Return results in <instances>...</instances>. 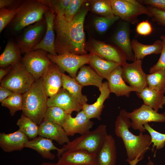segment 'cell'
<instances>
[{"instance_id":"1","label":"cell","mask_w":165,"mask_h":165,"mask_svg":"<svg viewBox=\"0 0 165 165\" xmlns=\"http://www.w3.org/2000/svg\"><path fill=\"white\" fill-rule=\"evenodd\" d=\"M86 2L70 22L66 20L64 16L61 18L56 16L54 23L56 34L55 47L57 55L66 53L80 55L87 54L85 49L83 28L85 18L89 10Z\"/></svg>"},{"instance_id":"2","label":"cell","mask_w":165,"mask_h":165,"mask_svg":"<svg viewBox=\"0 0 165 165\" xmlns=\"http://www.w3.org/2000/svg\"><path fill=\"white\" fill-rule=\"evenodd\" d=\"M130 119L119 113L115 123V133L123 140L126 151L127 162L130 165H137L150 149L152 144L151 138L149 134L141 132L138 135H134L130 130Z\"/></svg>"},{"instance_id":"3","label":"cell","mask_w":165,"mask_h":165,"mask_svg":"<svg viewBox=\"0 0 165 165\" xmlns=\"http://www.w3.org/2000/svg\"><path fill=\"white\" fill-rule=\"evenodd\" d=\"M22 97V114L39 126L48 108V98L41 79L36 80Z\"/></svg>"},{"instance_id":"4","label":"cell","mask_w":165,"mask_h":165,"mask_svg":"<svg viewBox=\"0 0 165 165\" xmlns=\"http://www.w3.org/2000/svg\"><path fill=\"white\" fill-rule=\"evenodd\" d=\"M49 8L38 0H23L17 13L9 24L11 28L18 32L39 21Z\"/></svg>"},{"instance_id":"5","label":"cell","mask_w":165,"mask_h":165,"mask_svg":"<svg viewBox=\"0 0 165 165\" xmlns=\"http://www.w3.org/2000/svg\"><path fill=\"white\" fill-rule=\"evenodd\" d=\"M108 135L106 125L101 124L95 129L81 135L64 145L61 148L60 157L66 151L83 150L97 154Z\"/></svg>"},{"instance_id":"6","label":"cell","mask_w":165,"mask_h":165,"mask_svg":"<svg viewBox=\"0 0 165 165\" xmlns=\"http://www.w3.org/2000/svg\"><path fill=\"white\" fill-rule=\"evenodd\" d=\"M35 80L21 61L12 67L9 73L0 82V85L14 93L23 94Z\"/></svg>"},{"instance_id":"7","label":"cell","mask_w":165,"mask_h":165,"mask_svg":"<svg viewBox=\"0 0 165 165\" xmlns=\"http://www.w3.org/2000/svg\"><path fill=\"white\" fill-rule=\"evenodd\" d=\"M119 113L130 119L131 127L134 130H139L140 132L146 131L144 125L146 123L151 122L165 123V112L159 113L152 108L143 104L131 112L123 109Z\"/></svg>"},{"instance_id":"8","label":"cell","mask_w":165,"mask_h":165,"mask_svg":"<svg viewBox=\"0 0 165 165\" xmlns=\"http://www.w3.org/2000/svg\"><path fill=\"white\" fill-rule=\"evenodd\" d=\"M46 29V23L43 17L39 21L24 28L23 33L17 38L16 43L21 54L33 49L43 39Z\"/></svg>"},{"instance_id":"9","label":"cell","mask_w":165,"mask_h":165,"mask_svg":"<svg viewBox=\"0 0 165 165\" xmlns=\"http://www.w3.org/2000/svg\"><path fill=\"white\" fill-rule=\"evenodd\" d=\"M48 52L41 49L32 50L25 54L21 61L35 80L39 79L53 63L48 57Z\"/></svg>"},{"instance_id":"10","label":"cell","mask_w":165,"mask_h":165,"mask_svg":"<svg viewBox=\"0 0 165 165\" xmlns=\"http://www.w3.org/2000/svg\"><path fill=\"white\" fill-rule=\"evenodd\" d=\"M115 16L126 21H130L141 15L152 16L149 9L135 0H111Z\"/></svg>"},{"instance_id":"11","label":"cell","mask_w":165,"mask_h":165,"mask_svg":"<svg viewBox=\"0 0 165 165\" xmlns=\"http://www.w3.org/2000/svg\"><path fill=\"white\" fill-rule=\"evenodd\" d=\"M48 57L52 63L56 64L63 72H66L70 76L75 78L78 70L82 66L89 64V56L70 53L53 55L48 53Z\"/></svg>"},{"instance_id":"12","label":"cell","mask_w":165,"mask_h":165,"mask_svg":"<svg viewBox=\"0 0 165 165\" xmlns=\"http://www.w3.org/2000/svg\"><path fill=\"white\" fill-rule=\"evenodd\" d=\"M141 60L136 59L132 63L127 62L122 66V76L125 82L139 93L148 86L147 75L142 68Z\"/></svg>"},{"instance_id":"13","label":"cell","mask_w":165,"mask_h":165,"mask_svg":"<svg viewBox=\"0 0 165 165\" xmlns=\"http://www.w3.org/2000/svg\"><path fill=\"white\" fill-rule=\"evenodd\" d=\"M94 123L82 110L75 117L68 114L62 127L68 136H73L76 134H82L90 131Z\"/></svg>"},{"instance_id":"14","label":"cell","mask_w":165,"mask_h":165,"mask_svg":"<svg viewBox=\"0 0 165 165\" xmlns=\"http://www.w3.org/2000/svg\"><path fill=\"white\" fill-rule=\"evenodd\" d=\"M48 107L57 106L71 114L74 111L78 112L82 109V105L74 96L62 87L55 95L48 98Z\"/></svg>"},{"instance_id":"15","label":"cell","mask_w":165,"mask_h":165,"mask_svg":"<svg viewBox=\"0 0 165 165\" xmlns=\"http://www.w3.org/2000/svg\"><path fill=\"white\" fill-rule=\"evenodd\" d=\"M63 73L56 64L53 63L42 76L41 79L48 97L56 94L62 87Z\"/></svg>"},{"instance_id":"16","label":"cell","mask_w":165,"mask_h":165,"mask_svg":"<svg viewBox=\"0 0 165 165\" xmlns=\"http://www.w3.org/2000/svg\"><path fill=\"white\" fill-rule=\"evenodd\" d=\"M90 52L105 60L114 62L122 66L126 62V57L110 45L97 40L93 41L90 48Z\"/></svg>"},{"instance_id":"17","label":"cell","mask_w":165,"mask_h":165,"mask_svg":"<svg viewBox=\"0 0 165 165\" xmlns=\"http://www.w3.org/2000/svg\"><path fill=\"white\" fill-rule=\"evenodd\" d=\"M56 15L50 10L46 11L44 16L46 23V29L45 35L42 40L32 50L41 49L53 55H57L55 47V30L54 20Z\"/></svg>"},{"instance_id":"18","label":"cell","mask_w":165,"mask_h":165,"mask_svg":"<svg viewBox=\"0 0 165 165\" xmlns=\"http://www.w3.org/2000/svg\"><path fill=\"white\" fill-rule=\"evenodd\" d=\"M96 155L83 150L66 151L58 159L57 163L61 165H95Z\"/></svg>"},{"instance_id":"19","label":"cell","mask_w":165,"mask_h":165,"mask_svg":"<svg viewBox=\"0 0 165 165\" xmlns=\"http://www.w3.org/2000/svg\"><path fill=\"white\" fill-rule=\"evenodd\" d=\"M107 80L110 93H114L117 97H129L131 92H137L136 89L125 83L122 76V67L120 65L112 71Z\"/></svg>"},{"instance_id":"20","label":"cell","mask_w":165,"mask_h":165,"mask_svg":"<svg viewBox=\"0 0 165 165\" xmlns=\"http://www.w3.org/2000/svg\"><path fill=\"white\" fill-rule=\"evenodd\" d=\"M39 126L38 136L54 140L60 145L70 141L62 127L57 123L43 120Z\"/></svg>"},{"instance_id":"21","label":"cell","mask_w":165,"mask_h":165,"mask_svg":"<svg viewBox=\"0 0 165 165\" xmlns=\"http://www.w3.org/2000/svg\"><path fill=\"white\" fill-rule=\"evenodd\" d=\"M24 147L32 149L37 152L43 158L53 160L55 155L51 152L52 150L57 151V156L59 158L61 149L57 147L52 140L38 136L28 141L24 145Z\"/></svg>"},{"instance_id":"22","label":"cell","mask_w":165,"mask_h":165,"mask_svg":"<svg viewBox=\"0 0 165 165\" xmlns=\"http://www.w3.org/2000/svg\"><path fill=\"white\" fill-rule=\"evenodd\" d=\"M29 141L28 138L19 129L11 133H0V147L5 152L20 151Z\"/></svg>"},{"instance_id":"23","label":"cell","mask_w":165,"mask_h":165,"mask_svg":"<svg viewBox=\"0 0 165 165\" xmlns=\"http://www.w3.org/2000/svg\"><path fill=\"white\" fill-rule=\"evenodd\" d=\"M115 140L108 134L96 155L95 165H116L117 158Z\"/></svg>"},{"instance_id":"24","label":"cell","mask_w":165,"mask_h":165,"mask_svg":"<svg viewBox=\"0 0 165 165\" xmlns=\"http://www.w3.org/2000/svg\"><path fill=\"white\" fill-rule=\"evenodd\" d=\"M99 89L100 94L96 101L93 104L86 103L82 106V110L90 119L96 118L101 120L100 116L104 107V102L106 99L109 97L110 92L108 82H103L102 86Z\"/></svg>"},{"instance_id":"25","label":"cell","mask_w":165,"mask_h":165,"mask_svg":"<svg viewBox=\"0 0 165 165\" xmlns=\"http://www.w3.org/2000/svg\"><path fill=\"white\" fill-rule=\"evenodd\" d=\"M115 43L122 50L127 59L134 61L136 59L133 52L130 36L129 26L123 23L118 29L113 37Z\"/></svg>"},{"instance_id":"26","label":"cell","mask_w":165,"mask_h":165,"mask_svg":"<svg viewBox=\"0 0 165 165\" xmlns=\"http://www.w3.org/2000/svg\"><path fill=\"white\" fill-rule=\"evenodd\" d=\"M137 94L143 100V104L152 108L157 112L165 105V96L164 94L148 86L140 92L137 93Z\"/></svg>"},{"instance_id":"27","label":"cell","mask_w":165,"mask_h":165,"mask_svg":"<svg viewBox=\"0 0 165 165\" xmlns=\"http://www.w3.org/2000/svg\"><path fill=\"white\" fill-rule=\"evenodd\" d=\"M21 53L16 42L9 40L0 56V67L4 68L14 66L21 61Z\"/></svg>"},{"instance_id":"28","label":"cell","mask_w":165,"mask_h":165,"mask_svg":"<svg viewBox=\"0 0 165 165\" xmlns=\"http://www.w3.org/2000/svg\"><path fill=\"white\" fill-rule=\"evenodd\" d=\"M89 56V64L103 79H107L112 71L120 65L117 63L103 59L91 52Z\"/></svg>"},{"instance_id":"29","label":"cell","mask_w":165,"mask_h":165,"mask_svg":"<svg viewBox=\"0 0 165 165\" xmlns=\"http://www.w3.org/2000/svg\"><path fill=\"white\" fill-rule=\"evenodd\" d=\"M132 48L136 59L141 60L146 56L161 53L163 47V41L157 40L153 44L145 45L139 42L135 39L131 42Z\"/></svg>"},{"instance_id":"30","label":"cell","mask_w":165,"mask_h":165,"mask_svg":"<svg viewBox=\"0 0 165 165\" xmlns=\"http://www.w3.org/2000/svg\"><path fill=\"white\" fill-rule=\"evenodd\" d=\"M103 78L90 67L84 65L79 69L75 79L83 87L92 85L99 89L102 86Z\"/></svg>"},{"instance_id":"31","label":"cell","mask_w":165,"mask_h":165,"mask_svg":"<svg viewBox=\"0 0 165 165\" xmlns=\"http://www.w3.org/2000/svg\"><path fill=\"white\" fill-rule=\"evenodd\" d=\"M74 96L83 105L87 103V97L83 95L82 90L83 87L78 83L75 78L65 74L62 75V86Z\"/></svg>"},{"instance_id":"32","label":"cell","mask_w":165,"mask_h":165,"mask_svg":"<svg viewBox=\"0 0 165 165\" xmlns=\"http://www.w3.org/2000/svg\"><path fill=\"white\" fill-rule=\"evenodd\" d=\"M16 124L19 127V130L29 139H32L38 136L39 125L23 114L21 115Z\"/></svg>"},{"instance_id":"33","label":"cell","mask_w":165,"mask_h":165,"mask_svg":"<svg viewBox=\"0 0 165 165\" xmlns=\"http://www.w3.org/2000/svg\"><path fill=\"white\" fill-rule=\"evenodd\" d=\"M148 87L164 94L165 92V70L161 69L147 75Z\"/></svg>"},{"instance_id":"34","label":"cell","mask_w":165,"mask_h":165,"mask_svg":"<svg viewBox=\"0 0 165 165\" xmlns=\"http://www.w3.org/2000/svg\"><path fill=\"white\" fill-rule=\"evenodd\" d=\"M91 7L94 13L102 16L112 17L114 15L110 0H94L90 2Z\"/></svg>"},{"instance_id":"35","label":"cell","mask_w":165,"mask_h":165,"mask_svg":"<svg viewBox=\"0 0 165 165\" xmlns=\"http://www.w3.org/2000/svg\"><path fill=\"white\" fill-rule=\"evenodd\" d=\"M68 114L57 106L48 108L43 120L51 121L62 126Z\"/></svg>"},{"instance_id":"36","label":"cell","mask_w":165,"mask_h":165,"mask_svg":"<svg viewBox=\"0 0 165 165\" xmlns=\"http://www.w3.org/2000/svg\"><path fill=\"white\" fill-rule=\"evenodd\" d=\"M48 7L57 17L61 18L64 16L66 9L71 0H38Z\"/></svg>"},{"instance_id":"37","label":"cell","mask_w":165,"mask_h":165,"mask_svg":"<svg viewBox=\"0 0 165 165\" xmlns=\"http://www.w3.org/2000/svg\"><path fill=\"white\" fill-rule=\"evenodd\" d=\"M1 105L8 108L10 114L14 116L17 111L22 110V94L14 93L1 102Z\"/></svg>"},{"instance_id":"38","label":"cell","mask_w":165,"mask_h":165,"mask_svg":"<svg viewBox=\"0 0 165 165\" xmlns=\"http://www.w3.org/2000/svg\"><path fill=\"white\" fill-rule=\"evenodd\" d=\"M146 130L149 134L151 138L152 151L162 148L165 145V134L159 132L153 129L149 124L146 123L144 125Z\"/></svg>"},{"instance_id":"39","label":"cell","mask_w":165,"mask_h":165,"mask_svg":"<svg viewBox=\"0 0 165 165\" xmlns=\"http://www.w3.org/2000/svg\"><path fill=\"white\" fill-rule=\"evenodd\" d=\"M119 18L116 16L112 17L101 16L94 19V25L97 31L100 33L106 31L109 27Z\"/></svg>"},{"instance_id":"40","label":"cell","mask_w":165,"mask_h":165,"mask_svg":"<svg viewBox=\"0 0 165 165\" xmlns=\"http://www.w3.org/2000/svg\"><path fill=\"white\" fill-rule=\"evenodd\" d=\"M86 2L84 0H71L64 13V16L66 20L72 21Z\"/></svg>"},{"instance_id":"41","label":"cell","mask_w":165,"mask_h":165,"mask_svg":"<svg viewBox=\"0 0 165 165\" xmlns=\"http://www.w3.org/2000/svg\"><path fill=\"white\" fill-rule=\"evenodd\" d=\"M18 8L13 9H2L0 10V33L12 21Z\"/></svg>"},{"instance_id":"42","label":"cell","mask_w":165,"mask_h":165,"mask_svg":"<svg viewBox=\"0 0 165 165\" xmlns=\"http://www.w3.org/2000/svg\"><path fill=\"white\" fill-rule=\"evenodd\" d=\"M153 28L150 23L148 20L143 21L137 25L136 31L140 35L147 36L150 35L152 32Z\"/></svg>"},{"instance_id":"43","label":"cell","mask_w":165,"mask_h":165,"mask_svg":"<svg viewBox=\"0 0 165 165\" xmlns=\"http://www.w3.org/2000/svg\"><path fill=\"white\" fill-rule=\"evenodd\" d=\"M149 9L153 20L159 24L165 26V11L154 7H149Z\"/></svg>"},{"instance_id":"44","label":"cell","mask_w":165,"mask_h":165,"mask_svg":"<svg viewBox=\"0 0 165 165\" xmlns=\"http://www.w3.org/2000/svg\"><path fill=\"white\" fill-rule=\"evenodd\" d=\"M162 41L163 47L160 57L157 63L150 68V74L160 70H165V41Z\"/></svg>"},{"instance_id":"45","label":"cell","mask_w":165,"mask_h":165,"mask_svg":"<svg viewBox=\"0 0 165 165\" xmlns=\"http://www.w3.org/2000/svg\"><path fill=\"white\" fill-rule=\"evenodd\" d=\"M23 0H0V9H13L19 7Z\"/></svg>"},{"instance_id":"46","label":"cell","mask_w":165,"mask_h":165,"mask_svg":"<svg viewBox=\"0 0 165 165\" xmlns=\"http://www.w3.org/2000/svg\"><path fill=\"white\" fill-rule=\"evenodd\" d=\"M143 2L145 4L165 11V0H145Z\"/></svg>"},{"instance_id":"47","label":"cell","mask_w":165,"mask_h":165,"mask_svg":"<svg viewBox=\"0 0 165 165\" xmlns=\"http://www.w3.org/2000/svg\"><path fill=\"white\" fill-rule=\"evenodd\" d=\"M13 93L14 92L0 85V102H2Z\"/></svg>"},{"instance_id":"48","label":"cell","mask_w":165,"mask_h":165,"mask_svg":"<svg viewBox=\"0 0 165 165\" xmlns=\"http://www.w3.org/2000/svg\"><path fill=\"white\" fill-rule=\"evenodd\" d=\"M12 66H10L8 67L1 68L0 69V81L5 77L10 71Z\"/></svg>"},{"instance_id":"49","label":"cell","mask_w":165,"mask_h":165,"mask_svg":"<svg viewBox=\"0 0 165 165\" xmlns=\"http://www.w3.org/2000/svg\"><path fill=\"white\" fill-rule=\"evenodd\" d=\"M40 165H61L58 163H54L50 162H43Z\"/></svg>"},{"instance_id":"50","label":"cell","mask_w":165,"mask_h":165,"mask_svg":"<svg viewBox=\"0 0 165 165\" xmlns=\"http://www.w3.org/2000/svg\"><path fill=\"white\" fill-rule=\"evenodd\" d=\"M148 162L147 163V165H155L154 163L150 159L149 157H148Z\"/></svg>"},{"instance_id":"51","label":"cell","mask_w":165,"mask_h":165,"mask_svg":"<svg viewBox=\"0 0 165 165\" xmlns=\"http://www.w3.org/2000/svg\"><path fill=\"white\" fill-rule=\"evenodd\" d=\"M160 38L162 41H165V35H161Z\"/></svg>"},{"instance_id":"52","label":"cell","mask_w":165,"mask_h":165,"mask_svg":"<svg viewBox=\"0 0 165 165\" xmlns=\"http://www.w3.org/2000/svg\"><path fill=\"white\" fill-rule=\"evenodd\" d=\"M90 165V164H83V165Z\"/></svg>"}]
</instances>
